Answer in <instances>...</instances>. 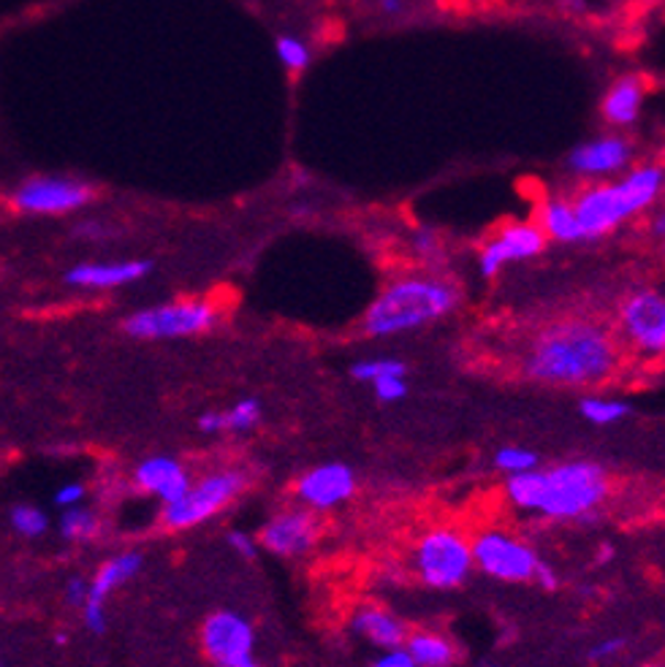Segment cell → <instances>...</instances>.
<instances>
[{"instance_id": "cell-1", "label": "cell", "mask_w": 665, "mask_h": 667, "mask_svg": "<svg viewBox=\"0 0 665 667\" xmlns=\"http://www.w3.org/2000/svg\"><path fill=\"white\" fill-rule=\"evenodd\" d=\"M615 337L595 324L563 320L538 334L527 355L530 377L552 385H598L615 375Z\"/></svg>"}, {"instance_id": "cell-2", "label": "cell", "mask_w": 665, "mask_h": 667, "mask_svg": "<svg viewBox=\"0 0 665 667\" xmlns=\"http://www.w3.org/2000/svg\"><path fill=\"white\" fill-rule=\"evenodd\" d=\"M460 304V291L440 278H399L383 287L367 307L364 331L375 339L410 334L451 315Z\"/></svg>"}, {"instance_id": "cell-3", "label": "cell", "mask_w": 665, "mask_h": 667, "mask_svg": "<svg viewBox=\"0 0 665 667\" xmlns=\"http://www.w3.org/2000/svg\"><path fill=\"white\" fill-rule=\"evenodd\" d=\"M663 166L644 163L630 169L622 180L584 191L576 201H571L584 239L606 237L630 217L650 210L663 193Z\"/></svg>"}, {"instance_id": "cell-4", "label": "cell", "mask_w": 665, "mask_h": 667, "mask_svg": "<svg viewBox=\"0 0 665 667\" xmlns=\"http://www.w3.org/2000/svg\"><path fill=\"white\" fill-rule=\"evenodd\" d=\"M609 475L598 462H563L541 470L536 513L552 521H584L609 497Z\"/></svg>"}, {"instance_id": "cell-5", "label": "cell", "mask_w": 665, "mask_h": 667, "mask_svg": "<svg viewBox=\"0 0 665 667\" xmlns=\"http://www.w3.org/2000/svg\"><path fill=\"white\" fill-rule=\"evenodd\" d=\"M248 488V475L243 470H217L188 486L174 502L164 505V527L171 532H185V529L202 527L232 508L234 499Z\"/></svg>"}, {"instance_id": "cell-6", "label": "cell", "mask_w": 665, "mask_h": 667, "mask_svg": "<svg viewBox=\"0 0 665 667\" xmlns=\"http://www.w3.org/2000/svg\"><path fill=\"white\" fill-rule=\"evenodd\" d=\"M215 324V304L206 298H180L128 315L123 329L134 339H188L212 331Z\"/></svg>"}, {"instance_id": "cell-7", "label": "cell", "mask_w": 665, "mask_h": 667, "mask_svg": "<svg viewBox=\"0 0 665 667\" xmlns=\"http://www.w3.org/2000/svg\"><path fill=\"white\" fill-rule=\"evenodd\" d=\"M413 565L429 589H460L473 573V549L454 529H432L416 545Z\"/></svg>"}, {"instance_id": "cell-8", "label": "cell", "mask_w": 665, "mask_h": 667, "mask_svg": "<svg viewBox=\"0 0 665 667\" xmlns=\"http://www.w3.org/2000/svg\"><path fill=\"white\" fill-rule=\"evenodd\" d=\"M470 549H473V567H478L486 578L503 580V584H530L541 565V556L530 543L500 529L481 532Z\"/></svg>"}, {"instance_id": "cell-9", "label": "cell", "mask_w": 665, "mask_h": 667, "mask_svg": "<svg viewBox=\"0 0 665 667\" xmlns=\"http://www.w3.org/2000/svg\"><path fill=\"white\" fill-rule=\"evenodd\" d=\"M202 648L215 667H261L253 624L237 611H215L204 619Z\"/></svg>"}, {"instance_id": "cell-10", "label": "cell", "mask_w": 665, "mask_h": 667, "mask_svg": "<svg viewBox=\"0 0 665 667\" xmlns=\"http://www.w3.org/2000/svg\"><path fill=\"white\" fill-rule=\"evenodd\" d=\"M95 191L82 180L71 177H31L11 193V204L25 215H68L93 201Z\"/></svg>"}, {"instance_id": "cell-11", "label": "cell", "mask_w": 665, "mask_h": 667, "mask_svg": "<svg viewBox=\"0 0 665 667\" xmlns=\"http://www.w3.org/2000/svg\"><path fill=\"white\" fill-rule=\"evenodd\" d=\"M318 534L320 521L313 510L289 508L274 513L272 519L261 527V532L256 534V540L258 549L269 551L272 556L296 559V556H305L307 551H313V545L318 543Z\"/></svg>"}, {"instance_id": "cell-12", "label": "cell", "mask_w": 665, "mask_h": 667, "mask_svg": "<svg viewBox=\"0 0 665 667\" xmlns=\"http://www.w3.org/2000/svg\"><path fill=\"white\" fill-rule=\"evenodd\" d=\"M145 567V556L139 551H123V554L109 556L106 562L95 570L93 578L88 580V600L79 608L82 611L84 626L95 635L106 632V602L117 589H123L131 578L142 573Z\"/></svg>"}, {"instance_id": "cell-13", "label": "cell", "mask_w": 665, "mask_h": 667, "mask_svg": "<svg viewBox=\"0 0 665 667\" xmlns=\"http://www.w3.org/2000/svg\"><path fill=\"white\" fill-rule=\"evenodd\" d=\"M622 334L639 353L661 355L665 350V298L657 291H639L624 298L619 313Z\"/></svg>"}, {"instance_id": "cell-14", "label": "cell", "mask_w": 665, "mask_h": 667, "mask_svg": "<svg viewBox=\"0 0 665 667\" xmlns=\"http://www.w3.org/2000/svg\"><path fill=\"white\" fill-rule=\"evenodd\" d=\"M546 237L538 228V223H508L497 237H492L478 252L481 278H497L508 263L530 261L541 256L546 247Z\"/></svg>"}, {"instance_id": "cell-15", "label": "cell", "mask_w": 665, "mask_h": 667, "mask_svg": "<svg viewBox=\"0 0 665 667\" xmlns=\"http://www.w3.org/2000/svg\"><path fill=\"white\" fill-rule=\"evenodd\" d=\"M357 488L359 477L351 464L329 462L307 470V473L300 477V483H296V497H300V502L305 505V508L318 513V510L340 508L342 502H348V499L357 494Z\"/></svg>"}, {"instance_id": "cell-16", "label": "cell", "mask_w": 665, "mask_h": 667, "mask_svg": "<svg viewBox=\"0 0 665 667\" xmlns=\"http://www.w3.org/2000/svg\"><path fill=\"white\" fill-rule=\"evenodd\" d=\"M633 160V144L622 136H600L584 142L567 155V166L582 177H609L622 174Z\"/></svg>"}, {"instance_id": "cell-17", "label": "cell", "mask_w": 665, "mask_h": 667, "mask_svg": "<svg viewBox=\"0 0 665 667\" xmlns=\"http://www.w3.org/2000/svg\"><path fill=\"white\" fill-rule=\"evenodd\" d=\"M193 483V475L188 473L185 464L174 456H150L145 462L136 464L134 470V486L147 497L160 499L164 505L174 502L188 486Z\"/></svg>"}, {"instance_id": "cell-18", "label": "cell", "mask_w": 665, "mask_h": 667, "mask_svg": "<svg viewBox=\"0 0 665 667\" xmlns=\"http://www.w3.org/2000/svg\"><path fill=\"white\" fill-rule=\"evenodd\" d=\"M153 272L150 261H95L77 263L66 272V285L82 291H112L131 283H139Z\"/></svg>"}, {"instance_id": "cell-19", "label": "cell", "mask_w": 665, "mask_h": 667, "mask_svg": "<svg viewBox=\"0 0 665 667\" xmlns=\"http://www.w3.org/2000/svg\"><path fill=\"white\" fill-rule=\"evenodd\" d=\"M353 632L359 637H364L370 646L375 648H397L405 646V637H408V630H405L403 619L394 617L392 611L381 606H364L353 613L351 621Z\"/></svg>"}, {"instance_id": "cell-20", "label": "cell", "mask_w": 665, "mask_h": 667, "mask_svg": "<svg viewBox=\"0 0 665 667\" xmlns=\"http://www.w3.org/2000/svg\"><path fill=\"white\" fill-rule=\"evenodd\" d=\"M644 82L639 77H622L617 79L604 98V117L606 123L617 125V128H628L641 117L644 109Z\"/></svg>"}, {"instance_id": "cell-21", "label": "cell", "mask_w": 665, "mask_h": 667, "mask_svg": "<svg viewBox=\"0 0 665 667\" xmlns=\"http://www.w3.org/2000/svg\"><path fill=\"white\" fill-rule=\"evenodd\" d=\"M538 228L543 231V237L563 241V245H573V241H584L582 226L576 221V212H573L571 201L552 199L541 206V215H538Z\"/></svg>"}, {"instance_id": "cell-22", "label": "cell", "mask_w": 665, "mask_h": 667, "mask_svg": "<svg viewBox=\"0 0 665 667\" xmlns=\"http://www.w3.org/2000/svg\"><path fill=\"white\" fill-rule=\"evenodd\" d=\"M405 648L418 667H451L457 663L454 643L438 632H413L405 637Z\"/></svg>"}, {"instance_id": "cell-23", "label": "cell", "mask_w": 665, "mask_h": 667, "mask_svg": "<svg viewBox=\"0 0 665 667\" xmlns=\"http://www.w3.org/2000/svg\"><path fill=\"white\" fill-rule=\"evenodd\" d=\"M57 529H60L63 540H68V543H90L101 534V519L95 510L77 505V508L63 510Z\"/></svg>"}, {"instance_id": "cell-24", "label": "cell", "mask_w": 665, "mask_h": 667, "mask_svg": "<svg viewBox=\"0 0 665 667\" xmlns=\"http://www.w3.org/2000/svg\"><path fill=\"white\" fill-rule=\"evenodd\" d=\"M578 410L593 427H611L630 416V402L615 399V396H584L578 402Z\"/></svg>"}, {"instance_id": "cell-25", "label": "cell", "mask_w": 665, "mask_h": 667, "mask_svg": "<svg viewBox=\"0 0 665 667\" xmlns=\"http://www.w3.org/2000/svg\"><path fill=\"white\" fill-rule=\"evenodd\" d=\"M9 521L11 529L16 534H22V538H42L49 529L47 513L42 508H36V505H16V508H11Z\"/></svg>"}, {"instance_id": "cell-26", "label": "cell", "mask_w": 665, "mask_h": 667, "mask_svg": "<svg viewBox=\"0 0 665 667\" xmlns=\"http://www.w3.org/2000/svg\"><path fill=\"white\" fill-rule=\"evenodd\" d=\"M495 467L500 470L503 475H519L527 473V470L541 467V459H538L536 451L521 445H506L495 453Z\"/></svg>"}, {"instance_id": "cell-27", "label": "cell", "mask_w": 665, "mask_h": 667, "mask_svg": "<svg viewBox=\"0 0 665 667\" xmlns=\"http://www.w3.org/2000/svg\"><path fill=\"white\" fill-rule=\"evenodd\" d=\"M226 416V431L234 434H248L261 423V402L258 399H239L237 405H232L228 410H223Z\"/></svg>"}, {"instance_id": "cell-28", "label": "cell", "mask_w": 665, "mask_h": 667, "mask_svg": "<svg viewBox=\"0 0 665 667\" xmlns=\"http://www.w3.org/2000/svg\"><path fill=\"white\" fill-rule=\"evenodd\" d=\"M351 375L361 383H372L386 375H408V366L399 359H367L351 366Z\"/></svg>"}, {"instance_id": "cell-29", "label": "cell", "mask_w": 665, "mask_h": 667, "mask_svg": "<svg viewBox=\"0 0 665 667\" xmlns=\"http://www.w3.org/2000/svg\"><path fill=\"white\" fill-rule=\"evenodd\" d=\"M278 57L280 63H283L289 71L302 74L309 66V60H313V55H309V47L302 38L296 36H280L278 38Z\"/></svg>"}, {"instance_id": "cell-30", "label": "cell", "mask_w": 665, "mask_h": 667, "mask_svg": "<svg viewBox=\"0 0 665 667\" xmlns=\"http://www.w3.org/2000/svg\"><path fill=\"white\" fill-rule=\"evenodd\" d=\"M370 385L381 402H399L408 396V381H405V375L377 377V381H372Z\"/></svg>"}, {"instance_id": "cell-31", "label": "cell", "mask_w": 665, "mask_h": 667, "mask_svg": "<svg viewBox=\"0 0 665 667\" xmlns=\"http://www.w3.org/2000/svg\"><path fill=\"white\" fill-rule=\"evenodd\" d=\"M84 497H88V488H84V483H66V486L57 488L55 505L60 510L77 508V505L84 502Z\"/></svg>"}, {"instance_id": "cell-32", "label": "cell", "mask_w": 665, "mask_h": 667, "mask_svg": "<svg viewBox=\"0 0 665 667\" xmlns=\"http://www.w3.org/2000/svg\"><path fill=\"white\" fill-rule=\"evenodd\" d=\"M228 545H232V551H237L243 559H256L258 556V540L256 534H248V532H239V529H234L232 534H228Z\"/></svg>"}, {"instance_id": "cell-33", "label": "cell", "mask_w": 665, "mask_h": 667, "mask_svg": "<svg viewBox=\"0 0 665 667\" xmlns=\"http://www.w3.org/2000/svg\"><path fill=\"white\" fill-rule=\"evenodd\" d=\"M372 667H418V665L413 663L408 648L397 646V648H383V652L377 654L375 663H372Z\"/></svg>"}, {"instance_id": "cell-34", "label": "cell", "mask_w": 665, "mask_h": 667, "mask_svg": "<svg viewBox=\"0 0 665 667\" xmlns=\"http://www.w3.org/2000/svg\"><path fill=\"white\" fill-rule=\"evenodd\" d=\"M63 600L71 608H82L84 600H88V580H84L82 575L68 578L66 586H63Z\"/></svg>"}, {"instance_id": "cell-35", "label": "cell", "mask_w": 665, "mask_h": 667, "mask_svg": "<svg viewBox=\"0 0 665 667\" xmlns=\"http://www.w3.org/2000/svg\"><path fill=\"white\" fill-rule=\"evenodd\" d=\"M622 648L624 641H619V637H606V641L595 643V646L589 648V659H593V663H609V659L617 657Z\"/></svg>"}, {"instance_id": "cell-36", "label": "cell", "mask_w": 665, "mask_h": 667, "mask_svg": "<svg viewBox=\"0 0 665 667\" xmlns=\"http://www.w3.org/2000/svg\"><path fill=\"white\" fill-rule=\"evenodd\" d=\"M199 431L204 434H223L226 431V416L223 410H206L199 416Z\"/></svg>"}, {"instance_id": "cell-37", "label": "cell", "mask_w": 665, "mask_h": 667, "mask_svg": "<svg viewBox=\"0 0 665 667\" xmlns=\"http://www.w3.org/2000/svg\"><path fill=\"white\" fill-rule=\"evenodd\" d=\"M532 580H536L538 586H543V589H546V591L557 589V584H560V580H557V573H554V567H549L543 559H541V565H538L536 578H532Z\"/></svg>"}, {"instance_id": "cell-38", "label": "cell", "mask_w": 665, "mask_h": 667, "mask_svg": "<svg viewBox=\"0 0 665 667\" xmlns=\"http://www.w3.org/2000/svg\"><path fill=\"white\" fill-rule=\"evenodd\" d=\"M416 247H418V252L429 256V252H432L435 247H438V239H435L429 231H418L416 234Z\"/></svg>"}, {"instance_id": "cell-39", "label": "cell", "mask_w": 665, "mask_h": 667, "mask_svg": "<svg viewBox=\"0 0 665 667\" xmlns=\"http://www.w3.org/2000/svg\"><path fill=\"white\" fill-rule=\"evenodd\" d=\"M381 9L386 11V14H397V11L403 9V0H381Z\"/></svg>"}, {"instance_id": "cell-40", "label": "cell", "mask_w": 665, "mask_h": 667, "mask_svg": "<svg viewBox=\"0 0 665 667\" xmlns=\"http://www.w3.org/2000/svg\"><path fill=\"white\" fill-rule=\"evenodd\" d=\"M611 556H615V549H611L609 543H604V545H600V562H609Z\"/></svg>"}, {"instance_id": "cell-41", "label": "cell", "mask_w": 665, "mask_h": 667, "mask_svg": "<svg viewBox=\"0 0 665 667\" xmlns=\"http://www.w3.org/2000/svg\"><path fill=\"white\" fill-rule=\"evenodd\" d=\"M663 228H665V221H663V215H661L655 221V234H657V237H663Z\"/></svg>"}, {"instance_id": "cell-42", "label": "cell", "mask_w": 665, "mask_h": 667, "mask_svg": "<svg viewBox=\"0 0 665 667\" xmlns=\"http://www.w3.org/2000/svg\"><path fill=\"white\" fill-rule=\"evenodd\" d=\"M644 667H663V665H657V663H650V665H644Z\"/></svg>"}, {"instance_id": "cell-43", "label": "cell", "mask_w": 665, "mask_h": 667, "mask_svg": "<svg viewBox=\"0 0 665 667\" xmlns=\"http://www.w3.org/2000/svg\"><path fill=\"white\" fill-rule=\"evenodd\" d=\"M0 667H3V665H0Z\"/></svg>"}]
</instances>
